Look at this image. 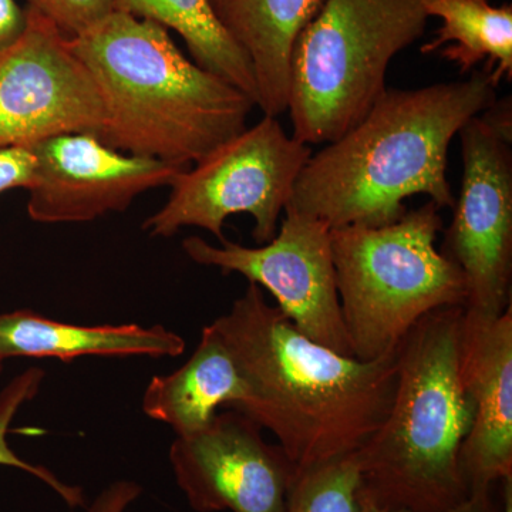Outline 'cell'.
Returning <instances> with one entry per match:
<instances>
[{"instance_id": "cell-1", "label": "cell", "mask_w": 512, "mask_h": 512, "mask_svg": "<svg viewBox=\"0 0 512 512\" xmlns=\"http://www.w3.org/2000/svg\"><path fill=\"white\" fill-rule=\"evenodd\" d=\"M247 382L237 412L274 434L298 471L353 457L392 407L397 348L370 362L313 342L249 284L210 323Z\"/></svg>"}, {"instance_id": "cell-2", "label": "cell", "mask_w": 512, "mask_h": 512, "mask_svg": "<svg viewBox=\"0 0 512 512\" xmlns=\"http://www.w3.org/2000/svg\"><path fill=\"white\" fill-rule=\"evenodd\" d=\"M497 86L490 70H480L467 80L386 89L356 126L312 154L286 210L336 229L392 224L413 195H427L440 210L453 208L451 141L493 106Z\"/></svg>"}, {"instance_id": "cell-3", "label": "cell", "mask_w": 512, "mask_h": 512, "mask_svg": "<svg viewBox=\"0 0 512 512\" xmlns=\"http://www.w3.org/2000/svg\"><path fill=\"white\" fill-rule=\"evenodd\" d=\"M97 84L106 146L188 168L247 128L255 103L181 53L151 20L111 12L70 37Z\"/></svg>"}, {"instance_id": "cell-4", "label": "cell", "mask_w": 512, "mask_h": 512, "mask_svg": "<svg viewBox=\"0 0 512 512\" xmlns=\"http://www.w3.org/2000/svg\"><path fill=\"white\" fill-rule=\"evenodd\" d=\"M464 306L421 318L397 346L390 412L357 451L360 497L383 510L451 512L470 490L460 453L474 410L461 375Z\"/></svg>"}, {"instance_id": "cell-5", "label": "cell", "mask_w": 512, "mask_h": 512, "mask_svg": "<svg viewBox=\"0 0 512 512\" xmlns=\"http://www.w3.org/2000/svg\"><path fill=\"white\" fill-rule=\"evenodd\" d=\"M441 229L440 208L429 201L392 224L330 232L340 309L356 359L389 355L424 316L466 305L463 272L436 247Z\"/></svg>"}, {"instance_id": "cell-6", "label": "cell", "mask_w": 512, "mask_h": 512, "mask_svg": "<svg viewBox=\"0 0 512 512\" xmlns=\"http://www.w3.org/2000/svg\"><path fill=\"white\" fill-rule=\"evenodd\" d=\"M429 19L423 0H325L291 53L292 136L325 146L356 126L386 92L390 62Z\"/></svg>"}, {"instance_id": "cell-7", "label": "cell", "mask_w": 512, "mask_h": 512, "mask_svg": "<svg viewBox=\"0 0 512 512\" xmlns=\"http://www.w3.org/2000/svg\"><path fill=\"white\" fill-rule=\"evenodd\" d=\"M286 133L278 117L264 116L255 126L229 138L171 183L170 197L143 224L150 237L170 238L195 227L227 241L228 217L251 215L256 244L275 238L299 174L312 156Z\"/></svg>"}, {"instance_id": "cell-8", "label": "cell", "mask_w": 512, "mask_h": 512, "mask_svg": "<svg viewBox=\"0 0 512 512\" xmlns=\"http://www.w3.org/2000/svg\"><path fill=\"white\" fill-rule=\"evenodd\" d=\"M458 136L463 178L440 252L466 279L464 315L488 322L511 306V101H495Z\"/></svg>"}, {"instance_id": "cell-9", "label": "cell", "mask_w": 512, "mask_h": 512, "mask_svg": "<svg viewBox=\"0 0 512 512\" xmlns=\"http://www.w3.org/2000/svg\"><path fill=\"white\" fill-rule=\"evenodd\" d=\"M284 215L275 238L259 247L228 239L215 247L190 237L183 241L184 252L195 264L245 276L249 284L265 288L303 335L339 355L355 357L336 288L332 229L302 212L285 210Z\"/></svg>"}, {"instance_id": "cell-10", "label": "cell", "mask_w": 512, "mask_h": 512, "mask_svg": "<svg viewBox=\"0 0 512 512\" xmlns=\"http://www.w3.org/2000/svg\"><path fill=\"white\" fill-rule=\"evenodd\" d=\"M106 110L70 37L28 8V26L0 52V148L29 147L62 134L99 136Z\"/></svg>"}, {"instance_id": "cell-11", "label": "cell", "mask_w": 512, "mask_h": 512, "mask_svg": "<svg viewBox=\"0 0 512 512\" xmlns=\"http://www.w3.org/2000/svg\"><path fill=\"white\" fill-rule=\"evenodd\" d=\"M168 458L195 512H286L298 474L254 420L232 409L197 433L175 437Z\"/></svg>"}, {"instance_id": "cell-12", "label": "cell", "mask_w": 512, "mask_h": 512, "mask_svg": "<svg viewBox=\"0 0 512 512\" xmlns=\"http://www.w3.org/2000/svg\"><path fill=\"white\" fill-rule=\"evenodd\" d=\"M36 158L28 214L39 224H79L126 211L148 190L170 187L185 168L121 153L89 133L29 146Z\"/></svg>"}, {"instance_id": "cell-13", "label": "cell", "mask_w": 512, "mask_h": 512, "mask_svg": "<svg viewBox=\"0 0 512 512\" xmlns=\"http://www.w3.org/2000/svg\"><path fill=\"white\" fill-rule=\"evenodd\" d=\"M461 375L474 410L460 453L471 494L512 478V305L488 322L464 315Z\"/></svg>"}, {"instance_id": "cell-14", "label": "cell", "mask_w": 512, "mask_h": 512, "mask_svg": "<svg viewBox=\"0 0 512 512\" xmlns=\"http://www.w3.org/2000/svg\"><path fill=\"white\" fill-rule=\"evenodd\" d=\"M215 18L254 72L256 107L264 116L288 110L289 63L296 37L325 0H208Z\"/></svg>"}, {"instance_id": "cell-15", "label": "cell", "mask_w": 512, "mask_h": 512, "mask_svg": "<svg viewBox=\"0 0 512 512\" xmlns=\"http://www.w3.org/2000/svg\"><path fill=\"white\" fill-rule=\"evenodd\" d=\"M185 340L156 325L83 326L57 322L29 309L0 313V359L35 357L69 360L83 356L177 357Z\"/></svg>"}, {"instance_id": "cell-16", "label": "cell", "mask_w": 512, "mask_h": 512, "mask_svg": "<svg viewBox=\"0 0 512 512\" xmlns=\"http://www.w3.org/2000/svg\"><path fill=\"white\" fill-rule=\"evenodd\" d=\"M245 397L247 382L220 335L208 325L184 366L150 380L141 409L170 426L175 437H184L205 429L221 407L238 409Z\"/></svg>"}, {"instance_id": "cell-17", "label": "cell", "mask_w": 512, "mask_h": 512, "mask_svg": "<svg viewBox=\"0 0 512 512\" xmlns=\"http://www.w3.org/2000/svg\"><path fill=\"white\" fill-rule=\"evenodd\" d=\"M429 18L443 25L431 42L421 47L423 55L439 52L468 73L487 60L495 83L512 77V6H493L490 0H423Z\"/></svg>"}, {"instance_id": "cell-18", "label": "cell", "mask_w": 512, "mask_h": 512, "mask_svg": "<svg viewBox=\"0 0 512 512\" xmlns=\"http://www.w3.org/2000/svg\"><path fill=\"white\" fill-rule=\"evenodd\" d=\"M113 8L174 30L187 45L192 62L237 87L256 106L251 63L215 18L208 0H113Z\"/></svg>"}, {"instance_id": "cell-19", "label": "cell", "mask_w": 512, "mask_h": 512, "mask_svg": "<svg viewBox=\"0 0 512 512\" xmlns=\"http://www.w3.org/2000/svg\"><path fill=\"white\" fill-rule=\"evenodd\" d=\"M360 476L355 458L298 471L286 512H360Z\"/></svg>"}, {"instance_id": "cell-20", "label": "cell", "mask_w": 512, "mask_h": 512, "mask_svg": "<svg viewBox=\"0 0 512 512\" xmlns=\"http://www.w3.org/2000/svg\"><path fill=\"white\" fill-rule=\"evenodd\" d=\"M45 379V372L39 367H29L25 372L13 377L5 389L0 392V466L16 468L25 471L45 483L50 490L55 491L70 508L84 507L86 495L77 485L63 483L49 468L36 466L19 457L9 446L8 434L10 424L15 420L20 407L35 399Z\"/></svg>"}, {"instance_id": "cell-21", "label": "cell", "mask_w": 512, "mask_h": 512, "mask_svg": "<svg viewBox=\"0 0 512 512\" xmlns=\"http://www.w3.org/2000/svg\"><path fill=\"white\" fill-rule=\"evenodd\" d=\"M28 8L49 19L63 35L74 37L114 12L113 0H28Z\"/></svg>"}, {"instance_id": "cell-22", "label": "cell", "mask_w": 512, "mask_h": 512, "mask_svg": "<svg viewBox=\"0 0 512 512\" xmlns=\"http://www.w3.org/2000/svg\"><path fill=\"white\" fill-rule=\"evenodd\" d=\"M35 168V154L29 147L0 148V195L15 188L28 190Z\"/></svg>"}, {"instance_id": "cell-23", "label": "cell", "mask_w": 512, "mask_h": 512, "mask_svg": "<svg viewBox=\"0 0 512 512\" xmlns=\"http://www.w3.org/2000/svg\"><path fill=\"white\" fill-rule=\"evenodd\" d=\"M141 494L143 487L136 481H114L94 498L93 503L87 507V512H126Z\"/></svg>"}, {"instance_id": "cell-24", "label": "cell", "mask_w": 512, "mask_h": 512, "mask_svg": "<svg viewBox=\"0 0 512 512\" xmlns=\"http://www.w3.org/2000/svg\"><path fill=\"white\" fill-rule=\"evenodd\" d=\"M360 512H406L383 510L370 503L366 498L360 497ZM451 512H503V497H501L500 484L490 490L474 491L466 503L461 504Z\"/></svg>"}, {"instance_id": "cell-25", "label": "cell", "mask_w": 512, "mask_h": 512, "mask_svg": "<svg viewBox=\"0 0 512 512\" xmlns=\"http://www.w3.org/2000/svg\"><path fill=\"white\" fill-rule=\"evenodd\" d=\"M28 26V8L23 9L16 0H0V52L8 49Z\"/></svg>"}, {"instance_id": "cell-26", "label": "cell", "mask_w": 512, "mask_h": 512, "mask_svg": "<svg viewBox=\"0 0 512 512\" xmlns=\"http://www.w3.org/2000/svg\"><path fill=\"white\" fill-rule=\"evenodd\" d=\"M501 497H503V512H512V478L500 483Z\"/></svg>"}, {"instance_id": "cell-27", "label": "cell", "mask_w": 512, "mask_h": 512, "mask_svg": "<svg viewBox=\"0 0 512 512\" xmlns=\"http://www.w3.org/2000/svg\"><path fill=\"white\" fill-rule=\"evenodd\" d=\"M3 370H5V360L0 359V376H2Z\"/></svg>"}]
</instances>
